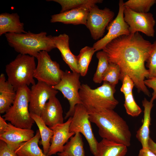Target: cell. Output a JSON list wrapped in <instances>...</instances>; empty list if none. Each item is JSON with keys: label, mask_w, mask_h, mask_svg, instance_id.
<instances>
[{"label": "cell", "mask_w": 156, "mask_h": 156, "mask_svg": "<svg viewBox=\"0 0 156 156\" xmlns=\"http://www.w3.org/2000/svg\"><path fill=\"white\" fill-rule=\"evenodd\" d=\"M124 2L120 0L119 2V10L116 18L107 27L108 32L103 38L94 43L92 47L96 51L102 50L109 43L122 35L130 34L129 26L124 19Z\"/></svg>", "instance_id": "12"}, {"label": "cell", "mask_w": 156, "mask_h": 156, "mask_svg": "<svg viewBox=\"0 0 156 156\" xmlns=\"http://www.w3.org/2000/svg\"><path fill=\"white\" fill-rule=\"evenodd\" d=\"M9 45L19 54L36 57L42 51L47 52L55 48L52 36L47 35L45 31L34 33L28 31L25 33H7L5 34Z\"/></svg>", "instance_id": "3"}, {"label": "cell", "mask_w": 156, "mask_h": 156, "mask_svg": "<svg viewBox=\"0 0 156 156\" xmlns=\"http://www.w3.org/2000/svg\"><path fill=\"white\" fill-rule=\"evenodd\" d=\"M13 86L6 80L5 75L0 76V113H5L13 104L16 96Z\"/></svg>", "instance_id": "20"}, {"label": "cell", "mask_w": 156, "mask_h": 156, "mask_svg": "<svg viewBox=\"0 0 156 156\" xmlns=\"http://www.w3.org/2000/svg\"><path fill=\"white\" fill-rule=\"evenodd\" d=\"M52 38L56 48L61 53L63 60L72 72L79 73L77 56L74 55L70 50L68 36L65 34H61L52 36Z\"/></svg>", "instance_id": "17"}, {"label": "cell", "mask_w": 156, "mask_h": 156, "mask_svg": "<svg viewBox=\"0 0 156 156\" xmlns=\"http://www.w3.org/2000/svg\"><path fill=\"white\" fill-rule=\"evenodd\" d=\"M72 117L69 118L65 122L57 124L50 128L53 131V134L51 141V145L47 155L48 156L55 154L58 152L63 151L64 144L75 133L70 132L69 127Z\"/></svg>", "instance_id": "14"}, {"label": "cell", "mask_w": 156, "mask_h": 156, "mask_svg": "<svg viewBox=\"0 0 156 156\" xmlns=\"http://www.w3.org/2000/svg\"><path fill=\"white\" fill-rule=\"evenodd\" d=\"M120 76L119 66L115 64L109 63L108 68L103 75V81L116 86L120 79Z\"/></svg>", "instance_id": "30"}, {"label": "cell", "mask_w": 156, "mask_h": 156, "mask_svg": "<svg viewBox=\"0 0 156 156\" xmlns=\"http://www.w3.org/2000/svg\"><path fill=\"white\" fill-rule=\"evenodd\" d=\"M144 83L146 86L153 89L152 97L150 101H153L156 99V77L148 78L145 79Z\"/></svg>", "instance_id": "35"}, {"label": "cell", "mask_w": 156, "mask_h": 156, "mask_svg": "<svg viewBox=\"0 0 156 156\" xmlns=\"http://www.w3.org/2000/svg\"><path fill=\"white\" fill-rule=\"evenodd\" d=\"M152 44L144 39L138 32L120 36L109 43L102 49L109 63L118 65L120 70V80L126 75L133 81L138 92L148 96L150 93L145 85L149 72L145 67Z\"/></svg>", "instance_id": "1"}, {"label": "cell", "mask_w": 156, "mask_h": 156, "mask_svg": "<svg viewBox=\"0 0 156 156\" xmlns=\"http://www.w3.org/2000/svg\"><path fill=\"white\" fill-rule=\"evenodd\" d=\"M89 113L81 104L77 105L69 127L70 132H79L85 138L89 145L91 153L96 156L99 142L93 132Z\"/></svg>", "instance_id": "9"}, {"label": "cell", "mask_w": 156, "mask_h": 156, "mask_svg": "<svg viewBox=\"0 0 156 156\" xmlns=\"http://www.w3.org/2000/svg\"><path fill=\"white\" fill-rule=\"evenodd\" d=\"M90 121L98 128L103 138L123 144L131 145V134L126 121L113 109L88 113Z\"/></svg>", "instance_id": "2"}, {"label": "cell", "mask_w": 156, "mask_h": 156, "mask_svg": "<svg viewBox=\"0 0 156 156\" xmlns=\"http://www.w3.org/2000/svg\"><path fill=\"white\" fill-rule=\"evenodd\" d=\"M0 156H18L15 151L10 148L7 144L0 140Z\"/></svg>", "instance_id": "34"}, {"label": "cell", "mask_w": 156, "mask_h": 156, "mask_svg": "<svg viewBox=\"0 0 156 156\" xmlns=\"http://www.w3.org/2000/svg\"><path fill=\"white\" fill-rule=\"evenodd\" d=\"M30 114L31 117L38 128L41 135V143L42 146L43 152L45 155H47L51 145L50 143L53 134V131L47 127L40 116Z\"/></svg>", "instance_id": "24"}, {"label": "cell", "mask_w": 156, "mask_h": 156, "mask_svg": "<svg viewBox=\"0 0 156 156\" xmlns=\"http://www.w3.org/2000/svg\"><path fill=\"white\" fill-rule=\"evenodd\" d=\"M8 124L5 120L0 116V134L4 133L7 129Z\"/></svg>", "instance_id": "37"}, {"label": "cell", "mask_w": 156, "mask_h": 156, "mask_svg": "<svg viewBox=\"0 0 156 156\" xmlns=\"http://www.w3.org/2000/svg\"><path fill=\"white\" fill-rule=\"evenodd\" d=\"M53 1L59 4L61 7L60 12H62L72 9L81 8H90L97 3H101L102 0H48Z\"/></svg>", "instance_id": "26"}, {"label": "cell", "mask_w": 156, "mask_h": 156, "mask_svg": "<svg viewBox=\"0 0 156 156\" xmlns=\"http://www.w3.org/2000/svg\"><path fill=\"white\" fill-rule=\"evenodd\" d=\"M57 155H58V156H68V155H62V154H61L60 153H57Z\"/></svg>", "instance_id": "39"}, {"label": "cell", "mask_w": 156, "mask_h": 156, "mask_svg": "<svg viewBox=\"0 0 156 156\" xmlns=\"http://www.w3.org/2000/svg\"><path fill=\"white\" fill-rule=\"evenodd\" d=\"M142 103L144 109L143 120L142 125L136 132V137L141 143L142 148H145L148 147V141L150 138L151 113L153 104V101H149L145 98Z\"/></svg>", "instance_id": "21"}, {"label": "cell", "mask_w": 156, "mask_h": 156, "mask_svg": "<svg viewBox=\"0 0 156 156\" xmlns=\"http://www.w3.org/2000/svg\"><path fill=\"white\" fill-rule=\"evenodd\" d=\"M124 106L127 113L132 117L139 116L142 112L140 107L135 102L132 93L124 95Z\"/></svg>", "instance_id": "31"}, {"label": "cell", "mask_w": 156, "mask_h": 156, "mask_svg": "<svg viewBox=\"0 0 156 156\" xmlns=\"http://www.w3.org/2000/svg\"><path fill=\"white\" fill-rule=\"evenodd\" d=\"M122 81V85L120 89V91L124 95L132 93V90L135 86L133 80L127 75H125Z\"/></svg>", "instance_id": "33"}, {"label": "cell", "mask_w": 156, "mask_h": 156, "mask_svg": "<svg viewBox=\"0 0 156 156\" xmlns=\"http://www.w3.org/2000/svg\"><path fill=\"white\" fill-rule=\"evenodd\" d=\"M149 149L156 155V143L150 137L148 143Z\"/></svg>", "instance_id": "38"}, {"label": "cell", "mask_w": 156, "mask_h": 156, "mask_svg": "<svg viewBox=\"0 0 156 156\" xmlns=\"http://www.w3.org/2000/svg\"><path fill=\"white\" fill-rule=\"evenodd\" d=\"M124 16L130 34L140 32L147 36L154 37L156 22L151 13H138L124 7Z\"/></svg>", "instance_id": "11"}, {"label": "cell", "mask_w": 156, "mask_h": 156, "mask_svg": "<svg viewBox=\"0 0 156 156\" xmlns=\"http://www.w3.org/2000/svg\"><path fill=\"white\" fill-rule=\"evenodd\" d=\"M63 111L61 103L56 97H51L46 103L41 117L49 128L64 123Z\"/></svg>", "instance_id": "16"}, {"label": "cell", "mask_w": 156, "mask_h": 156, "mask_svg": "<svg viewBox=\"0 0 156 156\" xmlns=\"http://www.w3.org/2000/svg\"><path fill=\"white\" fill-rule=\"evenodd\" d=\"M41 135L38 129L29 140L21 143L15 151L18 156H48L40 148L38 144Z\"/></svg>", "instance_id": "23"}, {"label": "cell", "mask_w": 156, "mask_h": 156, "mask_svg": "<svg viewBox=\"0 0 156 156\" xmlns=\"http://www.w3.org/2000/svg\"><path fill=\"white\" fill-rule=\"evenodd\" d=\"M37 64L34 77L38 81L42 82L50 86H55L61 81L64 71L59 64L51 59L48 52H40L36 57Z\"/></svg>", "instance_id": "7"}, {"label": "cell", "mask_w": 156, "mask_h": 156, "mask_svg": "<svg viewBox=\"0 0 156 156\" xmlns=\"http://www.w3.org/2000/svg\"><path fill=\"white\" fill-rule=\"evenodd\" d=\"M24 24L21 22L17 13L5 12L0 14V36L7 33H25Z\"/></svg>", "instance_id": "19"}, {"label": "cell", "mask_w": 156, "mask_h": 156, "mask_svg": "<svg viewBox=\"0 0 156 156\" xmlns=\"http://www.w3.org/2000/svg\"><path fill=\"white\" fill-rule=\"evenodd\" d=\"M3 133L0 134V140L6 143L8 146L15 151L20 144L27 141L34 136V131L32 129H24L16 127L10 123Z\"/></svg>", "instance_id": "15"}, {"label": "cell", "mask_w": 156, "mask_h": 156, "mask_svg": "<svg viewBox=\"0 0 156 156\" xmlns=\"http://www.w3.org/2000/svg\"><path fill=\"white\" fill-rule=\"evenodd\" d=\"M35 57L19 54L5 66L8 81L16 91L19 88L36 83L34 74L36 65Z\"/></svg>", "instance_id": "5"}, {"label": "cell", "mask_w": 156, "mask_h": 156, "mask_svg": "<svg viewBox=\"0 0 156 156\" xmlns=\"http://www.w3.org/2000/svg\"><path fill=\"white\" fill-rule=\"evenodd\" d=\"M115 86L104 81L94 89L87 84H81L79 94L82 104L88 113L114 110L119 103L114 96Z\"/></svg>", "instance_id": "4"}, {"label": "cell", "mask_w": 156, "mask_h": 156, "mask_svg": "<svg viewBox=\"0 0 156 156\" xmlns=\"http://www.w3.org/2000/svg\"><path fill=\"white\" fill-rule=\"evenodd\" d=\"M96 56L98 62L93 80L96 83H100L103 81V76L108 68L109 62L106 53L103 51L98 52Z\"/></svg>", "instance_id": "28"}, {"label": "cell", "mask_w": 156, "mask_h": 156, "mask_svg": "<svg viewBox=\"0 0 156 156\" xmlns=\"http://www.w3.org/2000/svg\"><path fill=\"white\" fill-rule=\"evenodd\" d=\"M58 91L42 82L38 81L30 89L29 111L30 113L41 116L46 103Z\"/></svg>", "instance_id": "13"}, {"label": "cell", "mask_w": 156, "mask_h": 156, "mask_svg": "<svg viewBox=\"0 0 156 156\" xmlns=\"http://www.w3.org/2000/svg\"><path fill=\"white\" fill-rule=\"evenodd\" d=\"M155 3L156 0H129L124 2V5L135 12L146 13Z\"/></svg>", "instance_id": "29"}, {"label": "cell", "mask_w": 156, "mask_h": 156, "mask_svg": "<svg viewBox=\"0 0 156 156\" xmlns=\"http://www.w3.org/2000/svg\"><path fill=\"white\" fill-rule=\"evenodd\" d=\"M68 156H85L83 143L80 133L76 132L74 136L64 145L63 151L60 153Z\"/></svg>", "instance_id": "25"}, {"label": "cell", "mask_w": 156, "mask_h": 156, "mask_svg": "<svg viewBox=\"0 0 156 156\" xmlns=\"http://www.w3.org/2000/svg\"><path fill=\"white\" fill-rule=\"evenodd\" d=\"M114 16V12L109 8L100 9L96 4L90 8L86 26L93 39L97 40L103 36Z\"/></svg>", "instance_id": "10"}, {"label": "cell", "mask_w": 156, "mask_h": 156, "mask_svg": "<svg viewBox=\"0 0 156 156\" xmlns=\"http://www.w3.org/2000/svg\"><path fill=\"white\" fill-rule=\"evenodd\" d=\"M146 62V66L148 68V78L156 77V40L152 44V49Z\"/></svg>", "instance_id": "32"}, {"label": "cell", "mask_w": 156, "mask_h": 156, "mask_svg": "<svg viewBox=\"0 0 156 156\" xmlns=\"http://www.w3.org/2000/svg\"><path fill=\"white\" fill-rule=\"evenodd\" d=\"M127 147L123 144L103 138L98 144L96 156H125Z\"/></svg>", "instance_id": "22"}, {"label": "cell", "mask_w": 156, "mask_h": 156, "mask_svg": "<svg viewBox=\"0 0 156 156\" xmlns=\"http://www.w3.org/2000/svg\"><path fill=\"white\" fill-rule=\"evenodd\" d=\"M138 156H156L148 147L142 148L139 151Z\"/></svg>", "instance_id": "36"}, {"label": "cell", "mask_w": 156, "mask_h": 156, "mask_svg": "<svg viewBox=\"0 0 156 156\" xmlns=\"http://www.w3.org/2000/svg\"><path fill=\"white\" fill-rule=\"evenodd\" d=\"M96 52L92 47L86 46L81 49L77 56L79 73L84 77L87 74L88 67L92 57Z\"/></svg>", "instance_id": "27"}, {"label": "cell", "mask_w": 156, "mask_h": 156, "mask_svg": "<svg viewBox=\"0 0 156 156\" xmlns=\"http://www.w3.org/2000/svg\"><path fill=\"white\" fill-rule=\"evenodd\" d=\"M89 8L74 9L51 16L50 22L61 23L66 24L86 25Z\"/></svg>", "instance_id": "18"}, {"label": "cell", "mask_w": 156, "mask_h": 156, "mask_svg": "<svg viewBox=\"0 0 156 156\" xmlns=\"http://www.w3.org/2000/svg\"><path fill=\"white\" fill-rule=\"evenodd\" d=\"M80 76L79 73L66 70L60 82L55 86H51L53 89L61 92L69 102L70 108L66 113L65 119L73 116L77 105L82 104L79 94L81 85L79 81Z\"/></svg>", "instance_id": "8"}, {"label": "cell", "mask_w": 156, "mask_h": 156, "mask_svg": "<svg viewBox=\"0 0 156 156\" xmlns=\"http://www.w3.org/2000/svg\"><path fill=\"white\" fill-rule=\"evenodd\" d=\"M30 91L27 86L18 88L13 104L2 116L15 126L24 129H31L35 122L29 111Z\"/></svg>", "instance_id": "6"}]
</instances>
